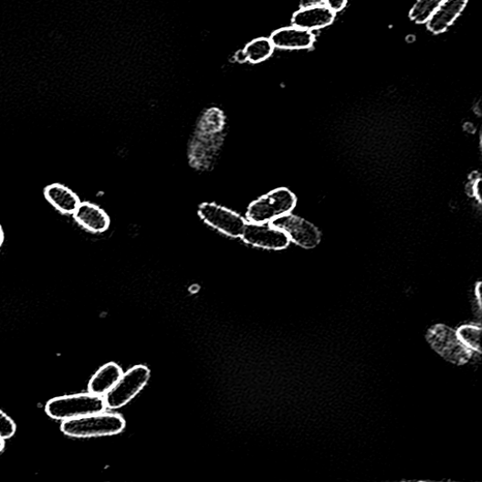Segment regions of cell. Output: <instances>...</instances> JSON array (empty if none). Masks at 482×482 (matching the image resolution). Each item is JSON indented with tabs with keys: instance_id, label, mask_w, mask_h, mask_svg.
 <instances>
[{
	"instance_id": "7a4b0ae2",
	"label": "cell",
	"mask_w": 482,
	"mask_h": 482,
	"mask_svg": "<svg viewBox=\"0 0 482 482\" xmlns=\"http://www.w3.org/2000/svg\"><path fill=\"white\" fill-rule=\"evenodd\" d=\"M297 197L288 188H278L253 201L246 211V218L250 223L270 224L292 214Z\"/></svg>"
},
{
	"instance_id": "603a6c76",
	"label": "cell",
	"mask_w": 482,
	"mask_h": 482,
	"mask_svg": "<svg viewBox=\"0 0 482 482\" xmlns=\"http://www.w3.org/2000/svg\"><path fill=\"white\" fill-rule=\"evenodd\" d=\"M5 447V440L0 438V454H2V452L4 451Z\"/></svg>"
},
{
	"instance_id": "d6986e66",
	"label": "cell",
	"mask_w": 482,
	"mask_h": 482,
	"mask_svg": "<svg viewBox=\"0 0 482 482\" xmlns=\"http://www.w3.org/2000/svg\"><path fill=\"white\" fill-rule=\"evenodd\" d=\"M347 3L348 0H323V4L336 14L341 12Z\"/></svg>"
},
{
	"instance_id": "7c38bea8",
	"label": "cell",
	"mask_w": 482,
	"mask_h": 482,
	"mask_svg": "<svg viewBox=\"0 0 482 482\" xmlns=\"http://www.w3.org/2000/svg\"><path fill=\"white\" fill-rule=\"evenodd\" d=\"M44 196L59 214L72 216L81 203L79 196L69 187L53 183L44 189Z\"/></svg>"
},
{
	"instance_id": "5bb4252c",
	"label": "cell",
	"mask_w": 482,
	"mask_h": 482,
	"mask_svg": "<svg viewBox=\"0 0 482 482\" xmlns=\"http://www.w3.org/2000/svg\"><path fill=\"white\" fill-rule=\"evenodd\" d=\"M123 373L119 365L110 362L101 367L89 380L88 391L94 395L104 397Z\"/></svg>"
},
{
	"instance_id": "277c9868",
	"label": "cell",
	"mask_w": 482,
	"mask_h": 482,
	"mask_svg": "<svg viewBox=\"0 0 482 482\" xmlns=\"http://www.w3.org/2000/svg\"><path fill=\"white\" fill-rule=\"evenodd\" d=\"M151 376L150 370L143 365L130 369L104 396L106 407L116 410L128 405L146 386Z\"/></svg>"
},
{
	"instance_id": "3957f363",
	"label": "cell",
	"mask_w": 482,
	"mask_h": 482,
	"mask_svg": "<svg viewBox=\"0 0 482 482\" xmlns=\"http://www.w3.org/2000/svg\"><path fill=\"white\" fill-rule=\"evenodd\" d=\"M106 409L104 397L94 395L89 392L54 398L46 406V411L51 418L62 421L101 413Z\"/></svg>"
},
{
	"instance_id": "ba28073f",
	"label": "cell",
	"mask_w": 482,
	"mask_h": 482,
	"mask_svg": "<svg viewBox=\"0 0 482 482\" xmlns=\"http://www.w3.org/2000/svg\"><path fill=\"white\" fill-rule=\"evenodd\" d=\"M270 224L283 230L291 243L301 248L314 249L320 244V231L304 218L289 214Z\"/></svg>"
},
{
	"instance_id": "9a60e30c",
	"label": "cell",
	"mask_w": 482,
	"mask_h": 482,
	"mask_svg": "<svg viewBox=\"0 0 482 482\" xmlns=\"http://www.w3.org/2000/svg\"><path fill=\"white\" fill-rule=\"evenodd\" d=\"M275 48L269 38L262 37L253 40L243 50L247 62L259 64L273 55Z\"/></svg>"
},
{
	"instance_id": "52a82bcc",
	"label": "cell",
	"mask_w": 482,
	"mask_h": 482,
	"mask_svg": "<svg viewBox=\"0 0 482 482\" xmlns=\"http://www.w3.org/2000/svg\"><path fill=\"white\" fill-rule=\"evenodd\" d=\"M239 238L250 246L268 251H283L291 243L283 230L271 224L248 222Z\"/></svg>"
},
{
	"instance_id": "8992f818",
	"label": "cell",
	"mask_w": 482,
	"mask_h": 482,
	"mask_svg": "<svg viewBox=\"0 0 482 482\" xmlns=\"http://www.w3.org/2000/svg\"><path fill=\"white\" fill-rule=\"evenodd\" d=\"M428 341L442 357L454 364L466 363L474 352L462 343L456 330L444 325L433 328L429 331Z\"/></svg>"
},
{
	"instance_id": "e0dca14e",
	"label": "cell",
	"mask_w": 482,
	"mask_h": 482,
	"mask_svg": "<svg viewBox=\"0 0 482 482\" xmlns=\"http://www.w3.org/2000/svg\"><path fill=\"white\" fill-rule=\"evenodd\" d=\"M462 343L472 351H481V329L476 325H463L456 331Z\"/></svg>"
},
{
	"instance_id": "44dd1931",
	"label": "cell",
	"mask_w": 482,
	"mask_h": 482,
	"mask_svg": "<svg viewBox=\"0 0 482 482\" xmlns=\"http://www.w3.org/2000/svg\"><path fill=\"white\" fill-rule=\"evenodd\" d=\"M5 244V232L4 230L2 224H0V249L4 247Z\"/></svg>"
},
{
	"instance_id": "ffe728a7",
	"label": "cell",
	"mask_w": 482,
	"mask_h": 482,
	"mask_svg": "<svg viewBox=\"0 0 482 482\" xmlns=\"http://www.w3.org/2000/svg\"><path fill=\"white\" fill-rule=\"evenodd\" d=\"M236 62L245 63L247 62L244 50H240L236 54Z\"/></svg>"
},
{
	"instance_id": "8fae6325",
	"label": "cell",
	"mask_w": 482,
	"mask_h": 482,
	"mask_svg": "<svg viewBox=\"0 0 482 482\" xmlns=\"http://www.w3.org/2000/svg\"><path fill=\"white\" fill-rule=\"evenodd\" d=\"M337 14L324 4L304 6L292 17V26L314 30L324 28L335 21Z\"/></svg>"
},
{
	"instance_id": "7402d4cb",
	"label": "cell",
	"mask_w": 482,
	"mask_h": 482,
	"mask_svg": "<svg viewBox=\"0 0 482 482\" xmlns=\"http://www.w3.org/2000/svg\"><path fill=\"white\" fill-rule=\"evenodd\" d=\"M476 296L477 299V304L479 306V309H481V292H480V284H478L476 288Z\"/></svg>"
},
{
	"instance_id": "9c48e42d",
	"label": "cell",
	"mask_w": 482,
	"mask_h": 482,
	"mask_svg": "<svg viewBox=\"0 0 482 482\" xmlns=\"http://www.w3.org/2000/svg\"><path fill=\"white\" fill-rule=\"evenodd\" d=\"M269 39L275 47L287 50L309 49L315 44L313 32L295 26L276 30Z\"/></svg>"
},
{
	"instance_id": "30bf717a",
	"label": "cell",
	"mask_w": 482,
	"mask_h": 482,
	"mask_svg": "<svg viewBox=\"0 0 482 482\" xmlns=\"http://www.w3.org/2000/svg\"><path fill=\"white\" fill-rule=\"evenodd\" d=\"M72 216L79 226L89 233L102 234L110 226L106 211L94 203L81 201Z\"/></svg>"
},
{
	"instance_id": "6da1fadb",
	"label": "cell",
	"mask_w": 482,
	"mask_h": 482,
	"mask_svg": "<svg viewBox=\"0 0 482 482\" xmlns=\"http://www.w3.org/2000/svg\"><path fill=\"white\" fill-rule=\"evenodd\" d=\"M60 429L66 435L73 438L112 436L124 432L126 420L119 414L104 411L66 420Z\"/></svg>"
},
{
	"instance_id": "5b68a950",
	"label": "cell",
	"mask_w": 482,
	"mask_h": 482,
	"mask_svg": "<svg viewBox=\"0 0 482 482\" xmlns=\"http://www.w3.org/2000/svg\"><path fill=\"white\" fill-rule=\"evenodd\" d=\"M198 215L209 227L221 234L238 238L243 234L248 221L236 211L216 203H202L198 206Z\"/></svg>"
},
{
	"instance_id": "4fadbf2b",
	"label": "cell",
	"mask_w": 482,
	"mask_h": 482,
	"mask_svg": "<svg viewBox=\"0 0 482 482\" xmlns=\"http://www.w3.org/2000/svg\"><path fill=\"white\" fill-rule=\"evenodd\" d=\"M468 0H445L428 19L427 26L434 34H442L460 16Z\"/></svg>"
},
{
	"instance_id": "2e32d148",
	"label": "cell",
	"mask_w": 482,
	"mask_h": 482,
	"mask_svg": "<svg viewBox=\"0 0 482 482\" xmlns=\"http://www.w3.org/2000/svg\"><path fill=\"white\" fill-rule=\"evenodd\" d=\"M444 2L445 0H417L410 12V17L417 24L426 23Z\"/></svg>"
},
{
	"instance_id": "ac0fdd59",
	"label": "cell",
	"mask_w": 482,
	"mask_h": 482,
	"mask_svg": "<svg viewBox=\"0 0 482 482\" xmlns=\"http://www.w3.org/2000/svg\"><path fill=\"white\" fill-rule=\"evenodd\" d=\"M16 432L15 421L5 412L0 410V438L6 440L12 438Z\"/></svg>"
}]
</instances>
